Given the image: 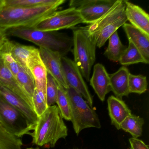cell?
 <instances>
[{
	"instance_id": "7a4b0ae2",
	"label": "cell",
	"mask_w": 149,
	"mask_h": 149,
	"mask_svg": "<svg viewBox=\"0 0 149 149\" xmlns=\"http://www.w3.org/2000/svg\"><path fill=\"white\" fill-rule=\"evenodd\" d=\"M29 135L33 138V144L39 146L49 145L52 148L59 139L66 138L68 128L57 105L47 108L38 117L33 132Z\"/></svg>"
},
{
	"instance_id": "ac0fdd59",
	"label": "cell",
	"mask_w": 149,
	"mask_h": 149,
	"mask_svg": "<svg viewBox=\"0 0 149 149\" xmlns=\"http://www.w3.org/2000/svg\"><path fill=\"white\" fill-rule=\"evenodd\" d=\"M130 71L125 66L120 68L117 71L109 75L110 88L115 97L122 99L130 94L129 89Z\"/></svg>"
},
{
	"instance_id": "ffe728a7",
	"label": "cell",
	"mask_w": 149,
	"mask_h": 149,
	"mask_svg": "<svg viewBox=\"0 0 149 149\" xmlns=\"http://www.w3.org/2000/svg\"><path fill=\"white\" fill-rule=\"evenodd\" d=\"M108 40L109 45L104 54L110 61L115 62H119L122 54L127 47L121 42L117 31L113 33Z\"/></svg>"
},
{
	"instance_id": "4316f807",
	"label": "cell",
	"mask_w": 149,
	"mask_h": 149,
	"mask_svg": "<svg viewBox=\"0 0 149 149\" xmlns=\"http://www.w3.org/2000/svg\"><path fill=\"white\" fill-rule=\"evenodd\" d=\"M147 79L146 76L135 75L130 73L129 77V89L130 93L141 94L147 90Z\"/></svg>"
},
{
	"instance_id": "d6986e66",
	"label": "cell",
	"mask_w": 149,
	"mask_h": 149,
	"mask_svg": "<svg viewBox=\"0 0 149 149\" xmlns=\"http://www.w3.org/2000/svg\"><path fill=\"white\" fill-rule=\"evenodd\" d=\"M123 28L129 42H132L142 54L147 62L149 63V36L131 25L125 23Z\"/></svg>"
},
{
	"instance_id": "7402d4cb",
	"label": "cell",
	"mask_w": 149,
	"mask_h": 149,
	"mask_svg": "<svg viewBox=\"0 0 149 149\" xmlns=\"http://www.w3.org/2000/svg\"><path fill=\"white\" fill-rule=\"evenodd\" d=\"M144 123L143 118L132 114L123 121L120 129L130 133L132 137L137 138L142 135Z\"/></svg>"
},
{
	"instance_id": "8fae6325",
	"label": "cell",
	"mask_w": 149,
	"mask_h": 149,
	"mask_svg": "<svg viewBox=\"0 0 149 149\" xmlns=\"http://www.w3.org/2000/svg\"><path fill=\"white\" fill-rule=\"evenodd\" d=\"M62 67L64 80L68 87L80 93L92 108L93 100L88 86L79 69L74 61L65 56L61 58Z\"/></svg>"
},
{
	"instance_id": "6da1fadb",
	"label": "cell",
	"mask_w": 149,
	"mask_h": 149,
	"mask_svg": "<svg viewBox=\"0 0 149 149\" xmlns=\"http://www.w3.org/2000/svg\"><path fill=\"white\" fill-rule=\"evenodd\" d=\"M65 0L33 8L3 7L0 9V28L6 31L17 28H32L57 11Z\"/></svg>"
},
{
	"instance_id": "3957f363",
	"label": "cell",
	"mask_w": 149,
	"mask_h": 149,
	"mask_svg": "<svg viewBox=\"0 0 149 149\" xmlns=\"http://www.w3.org/2000/svg\"><path fill=\"white\" fill-rule=\"evenodd\" d=\"M7 36L19 37L38 45L40 47L50 49L65 56L72 49L73 38L57 32H46L32 28H17L6 30Z\"/></svg>"
},
{
	"instance_id": "836d02e7",
	"label": "cell",
	"mask_w": 149,
	"mask_h": 149,
	"mask_svg": "<svg viewBox=\"0 0 149 149\" xmlns=\"http://www.w3.org/2000/svg\"><path fill=\"white\" fill-rule=\"evenodd\" d=\"M4 6V0H0V9Z\"/></svg>"
},
{
	"instance_id": "484cf974",
	"label": "cell",
	"mask_w": 149,
	"mask_h": 149,
	"mask_svg": "<svg viewBox=\"0 0 149 149\" xmlns=\"http://www.w3.org/2000/svg\"><path fill=\"white\" fill-rule=\"evenodd\" d=\"M58 0H4V6L33 8L54 4Z\"/></svg>"
},
{
	"instance_id": "9c48e42d",
	"label": "cell",
	"mask_w": 149,
	"mask_h": 149,
	"mask_svg": "<svg viewBox=\"0 0 149 149\" xmlns=\"http://www.w3.org/2000/svg\"><path fill=\"white\" fill-rule=\"evenodd\" d=\"M117 0H71L69 7L80 14L83 23H94L102 17L113 6Z\"/></svg>"
},
{
	"instance_id": "4fadbf2b",
	"label": "cell",
	"mask_w": 149,
	"mask_h": 149,
	"mask_svg": "<svg viewBox=\"0 0 149 149\" xmlns=\"http://www.w3.org/2000/svg\"><path fill=\"white\" fill-rule=\"evenodd\" d=\"M0 96L24 115L28 122L30 130H33L38 117L31 106L17 94L1 85H0Z\"/></svg>"
},
{
	"instance_id": "f1b7e54d",
	"label": "cell",
	"mask_w": 149,
	"mask_h": 149,
	"mask_svg": "<svg viewBox=\"0 0 149 149\" xmlns=\"http://www.w3.org/2000/svg\"><path fill=\"white\" fill-rule=\"evenodd\" d=\"M58 84L54 78L47 73L46 85V99L48 107L56 103Z\"/></svg>"
},
{
	"instance_id": "5bb4252c",
	"label": "cell",
	"mask_w": 149,
	"mask_h": 149,
	"mask_svg": "<svg viewBox=\"0 0 149 149\" xmlns=\"http://www.w3.org/2000/svg\"><path fill=\"white\" fill-rule=\"evenodd\" d=\"M0 85L17 94L25 100L34 110L33 102L18 83L12 72L6 65L3 53L0 52Z\"/></svg>"
},
{
	"instance_id": "8992f818",
	"label": "cell",
	"mask_w": 149,
	"mask_h": 149,
	"mask_svg": "<svg viewBox=\"0 0 149 149\" xmlns=\"http://www.w3.org/2000/svg\"><path fill=\"white\" fill-rule=\"evenodd\" d=\"M66 90L70 102V121L77 135L86 128H101L97 114L81 95L71 87Z\"/></svg>"
},
{
	"instance_id": "277c9868",
	"label": "cell",
	"mask_w": 149,
	"mask_h": 149,
	"mask_svg": "<svg viewBox=\"0 0 149 149\" xmlns=\"http://www.w3.org/2000/svg\"><path fill=\"white\" fill-rule=\"evenodd\" d=\"M125 7L124 0H117L102 17L85 27L97 47H102L110 36L126 23Z\"/></svg>"
},
{
	"instance_id": "5b68a950",
	"label": "cell",
	"mask_w": 149,
	"mask_h": 149,
	"mask_svg": "<svg viewBox=\"0 0 149 149\" xmlns=\"http://www.w3.org/2000/svg\"><path fill=\"white\" fill-rule=\"evenodd\" d=\"M74 28L72 38L74 62L83 78L89 81L91 68L96 60V44L85 27Z\"/></svg>"
},
{
	"instance_id": "83f0119b",
	"label": "cell",
	"mask_w": 149,
	"mask_h": 149,
	"mask_svg": "<svg viewBox=\"0 0 149 149\" xmlns=\"http://www.w3.org/2000/svg\"><path fill=\"white\" fill-rule=\"evenodd\" d=\"M15 79L32 101L35 90V85L33 77L22 68Z\"/></svg>"
},
{
	"instance_id": "52a82bcc",
	"label": "cell",
	"mask_w": 149,
	"mask_h": 149,
	"mask_svg": "<svg viewBox=\"0 0 149 149\" xmlns=\"http://www.w3.org/2000/svg\"><path fill=\"white\" fill-rule=\"evenodd\" d=\"M0 125L7 132L20 138L31 131L24 115L1 96Z\"/></svg>"
},
{
	"instance_id": "30bf717a",
	"label": "cell",
	"mask_w": 149,
	"mask_h": 149,
	"mask_svg": "<svg viewBox=\"0 0 149 149\" xmlns=\"http://www.w3.org/2000/svg\"><path fill=\"white\" fill-rule=\"evenodd\" d=\"M1 52L10 54L21 68L32 77L30 68L35 63L42 61L39 49L22 45L8 39Z\"/></svg>"
},
{
	"instance_id": "e575fe53",
	"label": "cell",
	"mask_w": 149,
	"mask_h": 149,
	"mask_svg": "<svg viewBox=\"0 0 149 149\" xmlns=\"http://www.w3.org/2000/svg\"><path fill=\"white\" fill-rule=\"evenodd\" d=\"M27 149H40L39 147H36V148H27Z\"/></svg>"
},
{
	"instance_id": "f546056e",
	"label": "cell",
	"mask_w": 149,
	"mask_h": 149,
	"mask_svg": "<svg viewBox=\"0 0 149 149\" xmlns=\"http://www.w3.org/2000/svg\"><path fill=\"white\" fill-rule=\"evenodd\" d=\"M32 101L34 110L39 117L48 108L46 95L35 90Z\"/></svg>"
},
{
	"instance_id": "d590c367",
	"label": "cell",
	"mask_w": 149,
	"mask_h": 149,
	"mask_svg": "<svg viewBox=\"0 0 149 149\" xmlns=\"http://www.w3.org/2000/svg\"><path fill=\"white\" fill-rule=\"evenodd\" d=\"M0 126H1V125H0Z\"/></svg>"
},
{
	"instance_id": "d4e9b609",
	"label": "cell",
	"mask_w": 149,
	"mask_h": 149,
	"mask_svg": "<svg viewBox=\"0 0 149 149\" xmlns=\"http://www.w3.org/2000/svg\"><path fill=\"white\" fill-rule=\"evenodd\" d=\"M22 139L7 132L0 126V149H22Z\"/></svg>"
},
{
	"instance_id": "d6a6232c",
	"label": "cell",
	"mask_w": 149,
	"mask_h": 149,
	"mask_svg": "<svg viewBox=\"0 0 149 149\" xmlns=\"http://www.w3.org/2000/svg\"><path fill=\"white\" fill-rule=\"evenodd\" d=\"M8 40V39L6 34V31L0 28V52L2 50Z\"/></svg>"
},
{
	"instance_id": "44dd1931",
	"label": "cell",
	"mask_w": 149,
	"mask_h": 149,
	"mask_svg": "<svg viewBox=\"0 0 149 149\" xmlns=\"http://www.w3.org/2000/svg\"><path fill=\"white\" fill-rule=\"evenodd\" d=\"M30 71L34 81L35 90L46 95L47 72L42 61L36 63L31 66Z\"/></svg>"
},
{
	"instance_id": "e0dca14e",
	"label": "cell",
	"mask_w": 149,
	"mask_h": 149,
	"mask_svg": "<svg viewBox=\"0 0 149 149\" xmlns=\"http://www.w3.org/2000/svg\"><path fill=\"white\" fill-rule=\"evenodd\" d=\"M107 102L111 124L117 130H120V125L126 117L131 115V111L122 99L114 96H110Z\"/></svg>"
},
{
	"instance_id": "9a60e30c",
	"label": "cell",
	"mask_w": 149,
	"mask_h": 149,
	"mask_svg": "<svg viewBox=\"0 0 149 149\" xmlns=\"http://www.w3.org/2000/svg\"><path fill=\"white\" fill-rule=\"evenodd\" d=\"M125 14L131 25L149 36V15L139 6L124 0Z\"/></svg>"
},
{
	"instance_id": "cb8c5ba5",
	"label": "cell",
	"mask_w": 149,
	"mask_h": 149,
	"mask_svg": "<svg viewBox=\"0 0 149 149\" xmlns=\"http://www.w3.org/2000/svg\"><path fill=\"white\" fill-rule=\"evenodd\" d=\"M56 103L63 118L67 121H70V105L69 98L66 89L59 84Z\"/></svg>"
},
{
	"instance_id": "7c38bea8",
	"label": "cell",
	"mask_w": 149,
	"mask_h": 149,
	"mask_svg": "<svg viewBox=\"0 0 149 149\" xmlns=\"http://www.w3.org/2000/svg\"><path fill=\"white\" fill-rule=\"evenodd\" d=\"M39 50L41 59L47 73L54 78L59 85L65 89L68 88L63 73L61 63L62 56L57 52L44 48L40 47Z\"/></svg>"
},
{
	"instance_id": "603a6c76",
	"label": "cell",
	"mask_w": 149,
	"mask_h": 149,
	"mask_svg": "<svg viewBox=\"0 0 149 149\" xmlns=\"http://www.w3.org/2000/svg\"><path fill=\"white\" fill-rule=\"evenodd\" d=\"M119 62L123 66L140 63L147 64L140 51L130 42L128 47L122 54Z\"/></svg>"
},
{
	"instance_id": "4dcf8cb0",
	"label": "cell",
	"mask_w": 149,
	"mask_h": 149,
	"mask_svg": "<svg viewBox=\"0 0 149 149\" xmlns=\"http://www.w3.org/2000/svg\"><path fill=\"white\" fill-rule=\"evenodd\" d=\"M3 54L6 65L15 78L22 68L10 54L3 53Z\"/></svg>"
},
{
	"instance_id": "1f68e13d",
	"label": "cell",
	"mask_w": 149,
	"mask_h": 149,
	"mask_svg": "<svg viewBox=\"0 0 149 149\" xmlns=\"http://www.w3.org/2000/svg\"><path fill=\"white\" fill-rule=\"evenodd\" d=\"M129 142L130 145V149H149L148 145L139 139L131 138L129 139Z\"/></svg>"
},
{
	"instance_id": "ba28073f",
	"label": "cell",
	"mask_w": 149,
	"mask_h": 149,
	"mask_svg": "<svg viewBox=\"0 0 149 149\" xmlns=\"http://www.w3.org/2000/svg\"><path fill=\"white\" fill-rule=\"evenodd\" d=\"M81 23H83V21L78 11L69 7L56 11L32 28L39 31L57 32L61 29L74 28Z\"/></svg>"
},
{
	"instance_id": "2e32d148",
	"label": "cell",
	"mask_w": 149,
	"mask_h": 149,
	"mask_svg": "<svg viewBox=\"0 0 149 149\" xmlns=\"http://www.w3.org/2000/svg\"><path fill=\"white\" fill-rule=\"evenodd\" d=\"M89 81L98 98L104 102L106 95L110 91V88L109 74L102 64L97 63L94 66L93 74Z\"/></svg>"
}]
</instances>
